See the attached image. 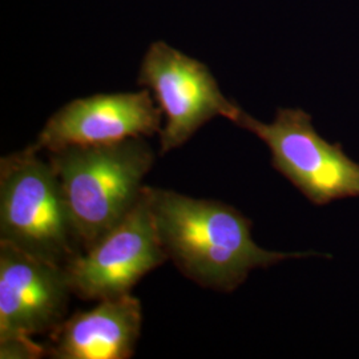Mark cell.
<instances>
[{"label": "cell", "instance_id": "obj_1", "mask_svg": "<svg viewBox=\"0 0 359 359\" xmlns=\"http://www.w3.org/2000/svg\"><path fill=\"white\" fill-rule=\"evenodd\" d=\"M151 206L168 259L193 283L217 292H233L252 270L269 268L309 253L266 250L252 237V221L217 200L193 198L152 188Z\"/></svg>", "mask_w": 359, "mask_h": 359}, {"label": "cell", "instance_id": "obj_2", "mask_svg": "<svg viewBox=\"0 0 359 359\" xmlns=\"http://www.w3.org/2000/svg\"><path fill=\"white\" fill-rule=\"evenodd\" d=\"M156 154L145 137L104 145H74L50 154L81 250L128 215L145 189Z\"/></svg>", "mask_w": 359, "mask_h": 359}, {"label": "cell", "instance_id": "obj_3", "mask_svg": "<svg viewBox=\"0 0 359 359\" xmlns=\"http://www.w3.org/2000/svg\"><path fill=\"white\" fill-rule=\"evenodd\" d=\"M31 147L0 160V243L65 266L83 253L51 163Z\"/></svg>", "mask_w": 359, "mask_h": 359}, {"label": "cell", "instance_id": "obj_4", "mask_svg": "<svg viewBox=\"0 0 359 359\" xmlns=\"http://www.w3.org/2000/svg\"><path fill=\"white\" fill-rule=\"evenodd\" d=\"M269 147L271 165L314 205L359 197V164L341 144L325 140L311 116L299 108H280L271 123L243 111L234 123Z\"/></svg>", "mask_w": 359, "mask_h": 359}, {"label": "cell", "instance_id": "obj_5", "mask_svg": "<svg viewBox=\"0 0 359 359\" xmlns=\"http://www.w3.org/2000/svg\"><path fill=\"white\" fill-rule=\"evenodd\" d=\"M137 83L154 93L165 116L160 132L161 154L185 144L212 118L222 116L236 123L243 114L221 92L205 65L164 41H156L145 53Z\"/></svg>", "mask_w": 359, "mask_h": 359}, {"label": "cell", "instance_id": "obj_6", "mask_svg": "<svg viewBox=\"0 0 359 359\" xmlns=\"http://www.w3.org/2000/svg\"><path fill=\"white\" fill-rule=\"evenodd\" d=\"M168 259L154 224L149 187L115 228L65 265L72 294L103 301L130 294L145 274Z\"/></svg>", "mask_w": 359, "mask_h": 359}, {"label": "cell", "instance_id": "obj_7", "mask_svg": "<svg viewBox=\"0 0 359 359\" xmlns=\"http://www.w3.org/2000/svg\"><path fill=\"white\" fill-rule=\"evenodd\" d=\"M71 294L65 266L0 243V344L50 335L67 318Z\"/></svg>", "mask_w": 359, "mask_h": 359}, {"label": "cell", "instance_id": "obj_8", "mask_svg": "<svg viewBox=\"0 0 359 359\" xmlns=\"http://www.w3.org/2000/svg\"><path fill=\"white\" fill-rule=\"evenodd\" d=\"M151 90L99 93L65 104L29 147L50 154L74 145H104L161 132L163 112Z\"/></svg>", "mask_w": 359, "mask_h": 359}, {"label": "cell", "instance_id": "obj_9", "mask_svg": "<svg viewBox=\"0 0 359 359\" xmlns=\"http://www.w3.org/2000/svg\"><path fill=\"white\" fill-rule=\"evenodd\" d=\"M139 298L126 294L77 311L50 334L47 355L55 359H128L142 333Z\"/></svg>", "mask_w": 359, "mask_h": 359}]
</instances>
